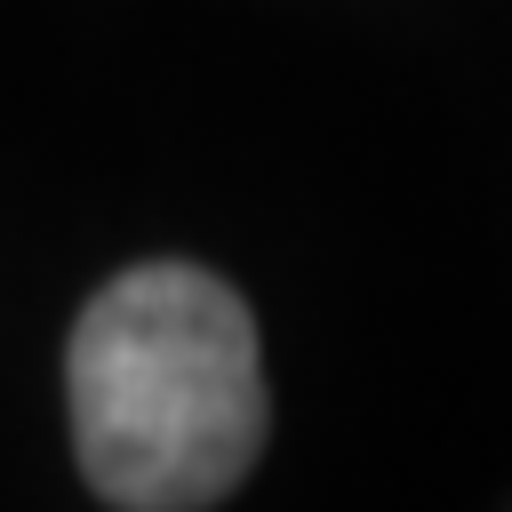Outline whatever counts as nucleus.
<instances>
[{
    "label": "nucleus",
    "instance_id": "1",
    "mask_svg": "<svg viewBox=\"0 0 512 512\" xmlns=\"http://www.w3.org/2000/svg\"><path fill=\"white\" fill-rule=\"evenodd\" d=\"M72 448L120 512L224 504L264 448V352L248 304L200 264H136L96 288L64 352Z\"/></svg>",
    "mask_w": 512,
    "mask_h": 512
}]
</instances>
